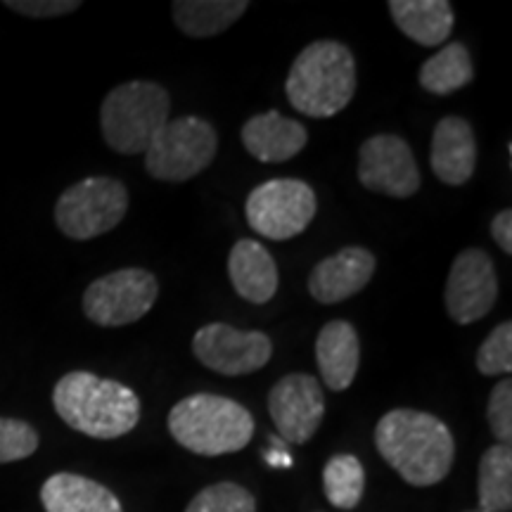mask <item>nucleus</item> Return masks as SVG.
Wrapping results in <instances>:
<instances>
[{
    "label": "nucleus",
    "instance_id": "nucleus-1",
    "mask_svg": "<svg viewBox=\"0 0 512 512\" xmlns=\"http://www.w3.org/2000/svg\"><path fill=\"white\" fill-rule=\"evenodd\" d=\"M375 446L392 470L411 486L444 482L456 458V441L437 415L394 408L375 427Z\"/></svg>",
    "mask_w": 512,
    "mask_h": 512
},
{
    "label": "nucleus",
    "instance_id": "nucleus-31",
    "mask_svg": "<svg viewBox=\"0 0 512 512\" xmlns=\"http://www.w3.org/2000/svg\"><path fill=\"white\" fill-rule=\"evenodd\" d=\"M264 458L271 467H290L292 465V456L287 453L285 444L275 437H271V448L264 453Z\"/></svg>",
    "mask_w": 512,
    "mask_h": 512
},
{
    "label": "nucleus",
    "instance_id": "nucleus-12",
    "mask_svg": "<svg viewBox=\"0 0 512 512\" xmlns=\"http://www.w3.org/2000/svg\"><path fill=\"white\" fill-rule=\"evenodd\" d=\"M498 302V273L491 256L470 247L456 256L446 278V313L458 325H472L489 316Z\"/></svg>",
    "mask_w": 512,
    "mask_h": 512
},
{
    "label": "nucleus",
    "instance_id": "nucleus-25",
    "mask_svg": "<svg viewBox=\"0 0 512 512\" xmlns=\"http://www.w3.org/2000/svg\"><path fill=\"white\" fill-rule=\"evenodd\" d=\"M185 512H256V498L245 486L219 482L202 489Z\"/></svg>",
    "mask_w": 512,
    "mask_h": 512
},
{
    "label": "nucleus",
    "instance_id": "nucleus-23",
    "mask_svg": "<svg viewBox=\"0 0 512 512\" xmlns=\"http://www.w3.org/2000/svg\"><path fill=\"white\" fill-rule=\"evenodd\" d=\"M479 510L510 512L512 508V451L496 444L479 460Z\"/></svg>",
    "mask_w": 512,
    "mask_h": 512
},
{
    "label": "nucleus",
    "instance_id": "nucleus-20",
    "mask_svg": "<svg viewBox=\"0 0 512 512\" xmlns=\"http://www.w3.org/2000/svg\"><path fill=\"white\" fill-rule=\"evenodd\" d=\"M389 15L418 46L437 48L453 31V8L446 0H389Z\"/></svg>",
    "mask_w": 512,
    "mask_h": 512
},
{
    "label": "nucleus",
    "instance_id": "nucleus-11",
    "mask_svg": "<svg viewBox=\"0 0 512 512\" xmlns=\"http://www.w3.org/2000/svg\"><path fill=\"white\" fill-rule=\"evenodd\" d=\"M358 181L377 195L406 200L420 190L422 176L406 140L394 133H380L358 150Z\"/></svg>",
    "mask_w": 512,
    "mask_h": 512
},
{
    "label": "nucleus",
    "instance_id": "nucleus-26",
    "mask_svg": "<svg viewBox=\"0 0 512 512\" xmlns=\"http://www.w3.org/2000/svg\"><path fill=\"white\" fill-rule=\"evenodd\" d=\"M477 370L484 377H503L512 373V323L498 325L477 351Z\"/></svg>",
    "mask_w": 512,
    "mask_h": 512
},
{
    "label": "nucleus",
    "instance_id": "nucleus-17",
    "mask_svg": "<svg viewBox=\"0 0 512 512\" xmlns=\"http://www.w3.org/2000/svg\"><path fill=\"white\" fill-rule=\"evenodd\" d=\"M228 275L233 290L249 304H268L280 285L278 264L256 240H238L228 254Z\"/></svg>",
    "mask_w": 512,
    "mask_h": 512
},
{
    "label": "nucleus",
    "instance_id": "nucleus-22",
    "mask_svg": "<svg viewBox=\"0 0 512 512\" xmlns=\"http://www.w3.org/2000/svg\"><path fill=\"white\" fill-rule=\"evenodd\" d=\"M475 76L472 57L463 43H448L437 55L420 67V86L432 95H446L460 91Z\"/></svg>",
    "mask_w": 512,
    "mask_h": 512
},
{
    "label": "nucleus",
    "instance_id": "nucleus-16",
    "mask_svg": "<svg viewBox=\"0 0 512 512\" xmlns=\"http://www.w3.org/2000/svg\"><path fill=\"white\" fill-rule=\"evenodd\" d=\"M240 136L249 155L264 164L290 162L309 143V131L304 124L283 117L278 110L247 119Z\"/></svg>",
    "mask_w": 512,
    "mask_h": 512
},
{
    "label": "nucleus",
    "instance_id": "nucleus-14",
    "mask_svg": "<svg viewBox=\"0 0 512 512\" xmlns=\"http://www.w3.org/2000/svg\"><path fill=\"white\" fill-rule=\"evenodd\" d=\"M377 259L366 247H344L325 256L309 275V292L318 304H339L354 297L375 275Z\"/></svg>",
    "mask_w": 512,
    "mask_h": 512
},
{
    "label": "nucleus",
    "instance_id": "nucleus-27",
    "mask_svg": "<svg viewBox=\"0 0 512 512\" xmlns=\"http://www.w3.org/2000/svg\"><path fill=\"white\" fill-rule=\"evenodd\" d=\"M38 432L29 422L17 418H0V465L17 463L38 451Z\"/></svg>",
    "mask_w": 512,
    "mask_h": 512
},
{
    "label": "nucleus",
    "instance_id": "nucleus-3",
    "mask_svg": "<svg viewBox=\"0 0 512 512\" xmlns=\"http://www.w3.org/2000/svg\"><path fill=\"white\" fill-rule=\"evenodd\" d=\"M285 93L299 114L330 119L349 105L356 93V60L344 43H309L287 74Z\"/></svg>",
    "mask_w": 512,
    "mask_h": 512
},
{
    "label": "nucleus",
    "instance_id": "nucleus-13",
    "mask_svg": "<svg viewBox=\"0 0 512 512\" xmlns=\"http://www.w3.org/2000/svg\"><path fill=\"white\" fill-rule=\"evenodd\" d=\"M268 413L287 444H306L325 415V394L313 375L290 373L268 392Z\"/></svg>",
    "mask_w": 512,
    "mask_h": 512
},
{
    "label": "nucleus",
    "instance_id": "nucleus-32",
    "mask_svg": "<svg viewBox=\"0 0 512 512\" xmlns=\"http://www.w3.org/2000/svg\"><path fill=\"white\" fill-rule=\"evenodd\" d=\"M465 512H484V510H465Z\"/></svg>",
    "mask_w": 512,
    "mask_h": 512
},
{
    "label": "nucleus",
    "instance_id": "nucleus-7",
    "mask_svg": "<svg viewBox=\"0 0 512 512\" xmlns=\"http://www.w3.org/2000/svg\"><path fill=\"white\" fill-rule=\"evenodd\" d=\"M128 190L117 178L93 176L69 185L55 204V223L69 240H93L124 221Z\"/></svg>",
    "mask_w": 512,
    "mask_h": 512
},
{
    "label": "nucleus",
    "instance_id": "nucleus-4",
    "mask_svg": "<svg viewBox=\"0 0 512 512\" xmlns=\"http://www.w3.org/2000/svg\"><path fill=\"white\" fill-rule=\"evenodd\" d=\"M169 432L197 456L238 453L254 437V418L238 401L219 394H190L171 408Z\"/></svg>",
    "mask_w": 512,
    "mask_h": 512
},
{
    "label": "nucleus",
    "instance_id": "nucleus-6",
    "mask_svg": "<svg viewBox=\"0 0 512 512\" xmlns=\"http://www.w3.org/2000/svg\"><path fill=\"white\" fill-rule=\"evenodd\" d=\"M219 152L214 126L200 117H178L155 133L145 150V169L155 181L185 183L209 169Z\"/></svg>",
    "mask_w": 512,
    "mask_h": 512
},
{
    "label": "nucleus",
    "instance_id": "nucleus-2",
    "mask_svg": "<svg viewBox=\"0 0 512 512\" xmlns=\"http://www.w3.org/2000/svg\"><path fill=\"white\" fill-rule=\"evenodd\" d=\"M53 406L64 425L93 439H119L140 422L138 394L88 370H74L55 384Z\"/></svg>",
    "mask_w": 512,
    "mask_h": 512
},
{
    "label": "nucleus",
    "instance_id": "nucleus-29",
    "mask_svg": "<svg viewBox=\"0 0 512 512\" xmlns=\"http://www.w3.org/2000/svg\"><path fill=\"white\" fill-rule=\"evenodd\" d=\"M5 8L31 19L72 15L81 8L79 0H5Z\"/></svg>",
    "mask_w": 512,
    "mask_h": 512
},
{
    "label": "nucleus",
    "instance_id": "nucleus-21",
    "mask_svg": "<svg viewBox=\"0 0 512 512\" xmlns=\"http://www.w3.org/2000/svg\"><path fill=\"white\" fill-rule=\"evenodd\" d=\"M249 10L247 0H176V27L190 38H211L233 27Z\"/></svg>",
    "mask_w": 512,
    "mask_h": 512
},
{
    "label": "nucleus",
    "instance_id": "nucleus-9",
    "mask_svg": "<svg viewBox=\"0 0 512 512\" xmlns=\"http://www.w3.org/2000/svg\"><path fill=\"white\" fill-rule=\"evenodd\" d=\"M159 297L155 273L121 268L93 280L83 292V313L102 328H124L150 313Z\"/></svg>",
    "mask_w": 512,
    "mask_h": 512
},
{
    "label": "nucleus",
    "instance_id": "nucleus-18",
    "mask_svg": "<svg viewBox=\"0 0 512 512\" xmlns=\"http://www.w3.org/2000/svg\"><path fill=\"white\" fill-rule=\"evenodd\" d=\"M316 363L325 387L344 392L356 380L361 363V342L349 320H330L316 339Z\"/></svg>",
    "mask_w": 512,
    "mask_h": 512
},
{
    "label": "nucleus",
    "instance_id": "nucleus-15",
    "mask_svg": "<svg viewBox=\"0 0 512 512\" xmlns=\"http://www.w3.org/2000/svg\"><path fill=\"white\" fill-rule=\"evenodd\" d=\"M477 136L463 117H444L432 133L430 166L441 183L465 185L477 169Z\"/></svg>",
    "mask_w": 512,
    "mask_h": 512
},
{
    "label": "nucleus",
    "instance_id": "nucleus-28",
    "mask_svg": "<svg viewBox=\"0 0 512 512\" xmlns=\"http://www.w3.org/2000/svg\"><path fill=\"white\" fill-rule=\"evenodd\" d=\"M486 420H489L491 434L498 444H510L512 439V382L505 377L491 389L489 403H486Z\"/></svg>",
    "mask_w": 512,
    "mask_h": 512
},
{
    "label": "nucleus",
    "instance_id": "nucleus-5",
    "mask_svg": "<svg viewBox=\"0 0 512 512\" xmlns=\"http://www.w3.org/2000/svg\"><path fill=\"white\" fill-rule=\"evenodd\" d=\"M171 98L152 81H126L105 95L100 107L102 138L119 155H140L169 121Z\"/></svg>",
    "mask_w": 512,
    "mask_h": 512
},
{
    "label": "nucleus",
    "instance_id": "nucleus-10",
    "mask_svg": "<svg viewBox=\"0 0 512 512\" xmlns=\"http://www.w3.org/2000/svg\"><path fill=\"white\" fill-rule=\"evenodd\" d=\"M192 354L204 368L238 377L264 368L273 356V342L261 330H238L226 323H209L192 337Z\"/></svg>",
    "mask_w": 512,
    "mask_h": 512
},
{
    "label": "nucleus",
    "instance_id": "nucleus-24",
    "mask_svg": "<svg viewBox=\"0 0 512 512\" xmlns=\"http://www.w3.org/2000/svg\"><path fill=\"white\" fill-rule=\"evenodd\" d=\"M323 489L339 510H354L366 494V470L351 453H337L323 467Z\"/></svg>",
    "mask_w": 512,
    "mask_h": 512
},
{
    "label": "nucleus",
    "instance_id": "nucleus-19",
    "mask_svg": "<svg viewBox=\"0 0 512 512\" xmlns=\"http://www.w3.org/2000/svg\"><path fill=\"white\" fill-rule=\"evenodd\" d=\"M41 503L46 512H124L107 486L74 472L48 477L41 486Z\"/></svg>",
    "mask_w": 512,
    "mask_h": 512
},
{
    "label": "nucleus",
    "instance_id": "nucleus-30",
    "mask_svg": "<svg viewBox=\"0 0 512 512\" xmlns=\"http://www.w3.org/2000/svg\"><path fill=\"white\" fill-rule=\"evenodd\" d=\"M491 235H494L496 245L503 249L505 254H512V211L503 209L498 211L491 221Z\"/></svg>",
    "mask_w": 512,
    "mask_h": 512
},
{
    "label": "nucleus",
    "instance_id": "nucleus-8",
    "mask_svg": "<svg viewBox=\"0 0 512 512\" xmlns=\"http://www.w3.org/2000/svg\"><path fill=\"white\" fill-rule=\"evenodd\" d=\"M316 192L299 178H273L249 192L245 216L261 238L285 242L302 235L316 219Z\"/></svg>",
    "mask_w": 512,
    "mask_h": 512
}]
</instances>
